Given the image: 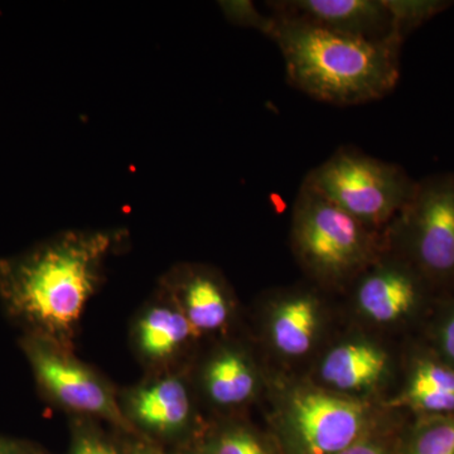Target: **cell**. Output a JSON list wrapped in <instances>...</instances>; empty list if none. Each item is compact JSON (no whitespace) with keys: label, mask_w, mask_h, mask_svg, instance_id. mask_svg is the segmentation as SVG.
I'll return each instance as SVG.
<instances>
[{"label":"cell","mask_w":454,"mask_h":454,"mask_svg":"<svg viewBox=\"0 0 454 454\" xmlns=\"http://www.w3.org/2000/svg\"><path fill=\"white\" fill-rule=\"evenodd\" d=\"M419 415L454 413V369L435 356L418 357L403 393L391 403Z\"/></svg>","instance_id":"obj_10"},{"label":"cell","mask_w":454,"mask_h":454,"mask_svg":"<svg viewBox=\"0 0 454 454\" xmlns=\"http://www.w3.org/2000/svg\"><path fill=\"white\" fill-rule=\"evenodd\" d=\"M274 16L372 42L404 41L396 33L387 0H278L269 2Z\"/></svg>","instance_id":"obj_8"},{"label":"cell","mask_w":454,"mask_h":454,"mask_svg":"<svg viewBox=\"0 0 454 454\" xmlns=\"http://www.w3.org/2000/svg\"><path fill=\"white\" fill-rule=\"evenodd\" d=\"M192 333L186 316L164 307L154 309L140 322V348L151 357L169 356Z\"/></svg>","instance_id":"obj_16"},{"label":"cell","mask_w":454,"mask_h":454,"mask_svg":"<svg viewBox=\"0 0 454 454\" xmlns=\"http://www.w3.org/2000/svg\"><path fill=\"white\" fill-rule=\"evenodd\" d=\"M292 240L301 264L330 283L360 276L387 249L385 230L358 223L306 184L293 206Z\"/></svg>","instance_id":"obj_3"},{"label":"cell","mask_w":454,"mask_h":454,"mask_svg":"<svg viewBox=\"0 0 454 454\" xmlns=\"http://www.w3.org/2000/svg\"><path fill=\"white\" fill-rule=\"evenodd\" d=\"M139 454H145V453H139Z\"/></svg>","instance_id":"obj_25"},{"label":"cell","mask_w":454,"mask_h":454,"mask_svg":"<svg viewBox=\"0 0 454 454\" xmlns=\"http://www.w3.org/2000/svg\"><path fill=\"white\" fill-rule=\"evenodd\" d=\"M25 349L38 382L57 402L83 413L121 422V414L106 387L76 361L41 337L27 339Z\"/></svg>","instance_id":"obj_9"},{"label":"cell","mask_w":454,"mask_h":454,"mask_svg":"<svg viewBox=\"0 0 454 454\" xmlns=\"http://www.w3.org/2000/svg\"><path fill=\"white\" fill-rule=\"evenodd\" d=\"M186 318L193 333L215 331L227 318V301L223 286L206 271H190L184 282Z\"/></svg>","instance_id":"obj_14"},{"label":"cell","mask_w":454,"mask_h":454,"mask_svg":"<svg viewBox=\"0 0 454 454\" xmlns=\"http://www.w3.org/2000/svg\"><path fill=\"white\" fill-rule=\"evenodd\" d=\"M74 454H116V452L112 447L106 446L101 442L86 439L79 444Z\"/></svg>","instance_id":"obj_23"},{"label":"cell","mask_w":454,"mask_h":454,"mask_svg":"<svg viewBox=\"0 0 454 454\" xmlns=\"http://www.w3.org/2000/svg\"><path fill=\"white\" fill-rule=\"evenodd\" d=\"M109 232H67L0 262V295L37 337L61 336L79 321L112 249Z\"/></svg>","instance_id":"obj_1"},{"label":"cell","mask_w":454,"mask_h":454,"mask_svg":"<svg viewBox=\"0 0 454 454\" xmlns=\"http://www.w3.org/2000/svg\"><path fill=\"white\" fill-rule=\"evenodd\" d=\"M215 454H269L258 441L250 433L245 430H234L226 433L217 443Z\"/></svg>","instance_id":"obj_21"},{"label":"cell","mask_w":454,"mask_h":454,"mask_svg":"<svg viewBox=\"0 0 454 454\" xmlns=\"http://www.w3.org/2000/svg\"><path fill=\"white\" fill-rule=\"evenodd\" d=\"M0 454H16V450H14L13 447L0 441Z\"/></svg>","instance_id":"obj_24"},{"label":"cell","mask_w":454,"mask_h":454,"mask_svg":"<svg viewBox=\"0 0 454 454\" xmlns=\"http://www.w3.org/2000/svg\"><path fill=\"white\" fill-rule=\"evenodd\" d=\"M434 340L437 356L454 369V301L438 318Z\"/></svg>","instance_id":"obj_20"},{"label":"cell","mask_w":454,"mask_h":454,"mask_svg":"<svg viewBox=\"0 0 454 454\" xmlns=\"http://www.w3.org/2000/svg\"><path fill=\"white\" fill-rule=\"evenodd\" d=\"M366 406L343 397L304 391L289 408L292 444L297 454H340L364 438Z\"/></svg>","instance_id":"obj_6"},{"label":"cell","mask_w":454,"mask_h":454,"mask_svg":"<svg viewBox=\"0 0 454 454\" xmlns=\"http://www.w3.org/2000/svg\"><path fill=\"white\" fill-rule=\"evenodd\" d=\"M397 454H454V413L420 415Z\"/></svg>","instance_id":"obj_17"},{"label":"cell","mask_w":454,"mask_h":454,"mask_svg":"<svg viewBox=\"0 0 454 454\" xmlns=\"http://www.w3.org/2000/svg\"><path fill=\"white\" fill-rule=\"evenodd\" d=\"M221 8L225 16L236 25L252 27L268 37L273 31V16H262L252 2H223L221 3Z\"/></svg>","instance_id":"obj_19"},{"label":"cell","mask_w":454,"mask_h":454,"mask_svg":"<svg viewBox=\"0 0 454 454\" xmlns=\"http://www.w3.org/2000/svg\"><path fill=\"white\" fill-rule=\"evenodd\" d=\"M357 278L358 309L379 324H394L415 315L432 286L411 262L387 247Z\"/></svg>","instance_id":"obj_7"},{"label":"cell","mask_w":454,"mask_h":454,"mask_svg":"<svg viewBox=\"0 0 454 454\" xmlns=\"http://www.w3.org/2000/svg\"><path fill=\"white\" fill-rule=\"evenodd\" d=\"M340 454H389L380 442L364 437Z\"/></svg>","instance_id":"obj_22"},{"label":"cell","mask_w":454,"mask_h":454,"mask_svg":"<svg viewBox=\"0 0 454 454\" xmlns=\"http://www.w3.org/2000/svg\"><path fill=\"white\" fill-rule=\"evenodd\" d=\"M387 247L432 286L454 288V173L417 181L408 203L385 229Z\"/></svg>","instance_id":"obj_5"},{"label":"cell","mask_w":454,"mask_h":454,"mask_svg":"<svg viewBox=\"0 0 454 454\" xmlns=\"http://www.w3.org/2000/svg\"><path fill=\"white\" fill-rule=\"evenodd\" d=\"M206 385L212 399L219 404H240L252 396L255 378L243 357L223 354L208 366Z\"/></svg>","instance_id":"obj_15"},{"label":"cell","mask_w":454,"mask_h":454,"mask_svg":"<svg viewBox=\"0 0 454 454\" xmlns=\"http://www.w3.org/2000/svg\"><path fill=\"white\" fill-rule=\"evenodd\" d=\"M303 184L358 223L380 231L395 219L417 186L402 166L348 146L310 170Z\"/></svg>","instance_id":"obj_4"},{"label":"cell","mask_w":454,"mask_h":454,"mask_svg":"<svg viewBox=\"0 0 454 454\" xmlns=\"http://www.w3.org/2000/svg\"><path fill=\"white\" fill-rule=\"evenodd\" d=\"M133 406L140 422L158 430L181 428L190 415L186 387L176 379L143 389L134 399Z\"/></svg>","instance_id":"obj_13"},{"label":"cell","mask_w":454,"mask_h":454,"mask_svg":"<svg viewBox=\"0 0 454 454\" xmlns=\"http://www.w3.org/2000/svg\"><path fill=\"white\" fill-rule=\"evenodd\" d=\"M318 327V303L309 294H295L277 304L271 317L274 346L286 356H301L312 348Z\"/></svg>","instance_id":"obj_12"},{"label":"cell","mask_w":454,"mask_h":454,"mask_svg":"<svg viewBox=\"0 0 454 454\" xmlns=\"http://www.w3.org/2000/svg\"><path fill=\"white\" fill-rule=\"evenodd\" d=\"M389 358L381 348L367 342H349L334 348L321 366L325 382L340 390L375 387L387 372Z\"/></svg>","instance_id":"obj_11"},{"label":"cell","mask_w":454,"mask_h":454,"mask_svg":"<svg viewBox=\"0 0 454 454\" xmlns=\"http://www.w3.org/2000/svg\"><path fill=\"white\" fill-rule=\"evenodd\" d=\"M387 4L393 14L397 35L405 41L406 35L450 7V3L439 0H387Z\"/></svg>","instance_id":"obj_18"},{"label":"cell","mask_w":454,"mask_h":454,"mask_svg":"<svg viewBox=\"0 0 454 454\" xmlns=\"http://www.w3.org/2000/svg\"><path fill=\"white\" fill-rule=\"evenodd\" d=\"M276 42L293 88L315 100L349 106L372 103L395 89L403 42H372L274 16Z\"/></svg>","instance_id":"obj_2"}]
</instances>
